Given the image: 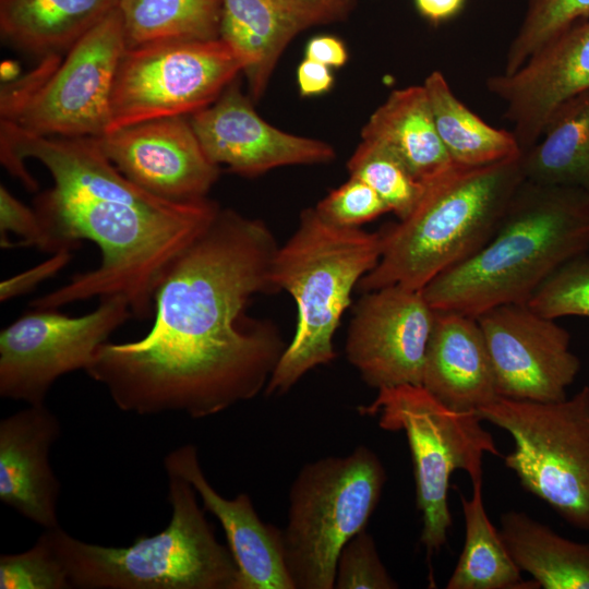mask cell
I'll list each match as a JSON object with an SVG mask.
<instances>
[{
  "mask_svg": "<svg viewBox=\"0 0 589 589\" xmlns=\"http://www.w3.org/2000/svg\"><path fill=\"white\" fill-rule=\"evenodd\" d=\"M268 226L231 208L169 265L141 339L106 341L85 372L124 412L211 417L265 389L286 347L276 326L247 315L256 294L279 292Z\"/></svg>",
  "mask_w": 589,
  "mask_h": 589,
  "instance_id": "obj_1",
  "label": "cell"
},
{
  "mask_svg": "<svg viewBox=\"0 0 589 589\" xmlns=\"http://www.w3.org/2000/svg\"><path fill=\"white\" fill-rule=\"evenodd\" d=\"M1 163L28 190L36 180L26 158L41 163L53 184L34 200L47 252L72 251L81 240L100 251L98 267L31 301L58 309L94 297L122 296L132 315H154V293L166 269L214 220L208 199L170 201L140 188L105 156L95 137L40 136L1 120Z\"/></svg>",
  "mask_w": 589,
  "mask_h": 589,
  "instance_id": "obj_2",
  "label": "cell"
},
{
  "mask_svg": "<svg viewBox=\"0 0 589 589\" xmlns=\"http://www.w3.org/2000/svg\"><path fill=\"white\" fill-rule=\"evenodd\" d=\"M589 250V194L525 180L496 230L471 256L423 288L435 311L478 316L527 303L562 264Z\"/></svg>",
  "mask_w": 589,
  "mask_h": 589,
  "instance_id": "obj_3",
  "label": "cell"
},
{
  "mask_svg": "<svg viewBox=\"0 0 589 589\" xmlns=\"http://www.w3.org/2000/svg\"><path fill=\"white\" fill-rule=\"evenodd\" d=\"M520 158L481 167L455 165L424 183L413 211L382 231L381 259L359 281V291L387 286L423 290L477 252L525 181Z\"/></svg>",
  "mask_w": 589,
  "mask_h": 589,
  "instance_id": "obj_4",
  "label": "cell"
},
{
  "mask_svg": "<svg viewBox=\"0 0 589 589\" xmlns=\"http://www.w3.org/2000/svg\"><path fill=\"white\" fill-rule=\"evenodd\" d=\"M382 231L335 226L315 208L301 212L296 231L274 254L272 280L297 304V326L264 389L286 394L310 370L336 358L334 334L359 281L378 263Z\"/></svg>",
  "mask_w": 589,
  "mask_h": 589,
  "instance_id": "obj_5",
  "label": "cell"
},
{
  "mask_svg": "<svg viewBox=\"0 0 589 589\" xmlns=\"http://www.w3.org/2000/svg\"><path fill=\"white\" fill-rule=\"evenodd\" d=\"M171 517L129 546L82 541L60 526L44 529L72 589H242L229 548L215 537L193 486L167 473Z\"/></svg>",
  "mask_w": 589,
  "mask_h": 589,
  "instance_id": "obj_6",
  "label": "cell"
},
{
  "mask_svg": "<svg viewBox=\"0 0 589 589\" xmlns=\"http://www.w3.org/2000/svg\"><path fill=\"white\" fill-rule=\"evenodd\" d=\"M385 482L383 464L364 445L345 457L302 467L290 488L288 522L281 530L284 562L294 589L335 588L340 552L365 528Z\"/></svg>",
  "mask_w": 589,
  "mask_h": 589,
  "instance_id": "obj_7",
  "label": "cell"
},
{
  "mask_svg": "<svg viewBox=\"0 0 589 589\" xmlns=\"http://www.w3.org/2000/svg\"><path fill=\"white\" fill-rule=\"evenodd\" d=\"M377 390L375 399L358 407V411L376 418L381 429L402 431L407 436L413 460L416 503L423 521L420 542L430 556L446 543L452 526L447 502L450 474L461 469L472 483L482 480L484 454L501 453L476 413L446 407L422 385L404 384Z\"/></svg>",
  "mask_w": 589,
  "mask_h": 589,
  "instance_id": "obj_8",
  "label": "cell"
},
{
  "mask_svg": "<svg viewBox=\"0 0 589 589\" xmlns=\"http://www.w3.org/2000/svg\"><path fill=\"white\" fill-rule=\"evenodd\" d=\"M476 414L512 436L504 464L522 488L589 532V386L551 402L500 396Z\"/></svg>",
  "mask_w": 589,
  "mask_h": 589,
  "instance_id": "obj_9",
  "label": "cell"
},
{
  "mask_svg": "<svg viewBox=\"0 0 589 589\" xmlns=\"http://www.w3.org/2000/svg\"><path fill=\"white\" fill-rule=\"evenodd\" d=\"M244 67L242 56L220 37L125 48L112 85L108 132L190 117L212 105Z\"/></svg>",
  "mask_w": 589,
  "mask_h": 589,
  "instance_id": "obj_10",
  "label": "cell"
},
{
  "mask_svg": "<svg viewBox=\"0 0 589 589\" xmlns=\"http://www.w3.org/2000/svg\"><path fill=\"white\" fill-rule=\"evenodd\" d=\"M36 309L0 332V396L45 404L61 376L86 370L100 345L132 315L122 296L101 298L91 313L71 317Z\"/></svg>",
  "mask_w": 589,
  "mask_h": 589,
  "instance_id": "obj_11",
  "label": "cell"
},
{
  "mask_svg": "<svg viewBox=\"0 0 589 589\" xmlns=\"http://www.w3.org/2000/svg\"><path fill=\"white\" fill-rule=\"evenodd\" d=\"M125 38L115 9L58 59L9 121L40 136L99 137L108 132L110 96Z\"/></svg>",
  "mask_w": 589,
  "mask_h": 589,
  "instance_id": "obj_12",
  "label": "cell"
},
{
  "mask_svg": "<svg viewBox=\"0 0 589 589\" xmlns=\"http://www.w3.org/2000/svg\"><path fill=\"white\" fill-rule=\"evenodd\" d=\"M501 397L541 402L566 398L580 370L570 335L527 303H508L476 316Z\"/></svg>",
  "mask_w": 589,
  "mask_h": 589,
  "instance_id": "obj_13",
  "label": "cell"
},
{
  "mask_svg": "<svg viewBox=\"0 0 589 589\" xmlns=\"http://www.w3.org/2000/svg\"><path fill=\"white\" fill-rule=\"evenodd\" d=\"M434 318L422 290L387 286L363 292L346 337L347 359L376 389L422 385Z\"/></svg>",
  "mask_w": 589,
  "mask_h": 589,
  "instance_id": "obj_14",
  "label": "cell"
},
{
  "mask_svg": "<svg viewBox=\"0 0 589 589\" xmlns=\"http://www.w3.org/2000/svg\"><path fill=\"white\" fill-rule=\"evenodd\" d=\"M130 181L170 201L207 197L219 166L206 156L189 117L144 121L95 137Z\"/></svg>",
  "mask_w": 589,
  "mask_h": 589,
  "instance_id": "obj_15",
  "label": "cell"
},
{
  "mask_svg": "<svg viewBox=\"0 0 589 589\" xmlns=\"http://www.w3.org/2000/svg\"><path fill=\"white\" fill-rule=\"evenodd\" d=\"M206 156L243 177L291 165L330 163L326 142L284 132L266 122L236 79L208 107L189 117Z\"/></svg>",
  "mask_w": 589,
  "mask_h": 589,
  "instance_id": "obj_16",
  "label": "cell"
},
{
  "mask_svg": "<svg viewBox=\"0 0 589 589\" xmlns=\"http://www.w3.org/2000/svg\"><path fill=\"white\" fill-rule=\"evenodd\" d=\"M488 91L505 104V119L525 153L554 111L589 91V19L545 44L512 73L488 77Z\"/></svg>",
  "mask_w": 589,
  "mask_h": 589,
  "instance_id": "obj_17",
  "label": "cell"
},
{
  "mask_svg": "<svg viewBox=\"0 0 589 589\" xmlns=\"http://www.w3.org/2000/svg\"><path fill=\"white\" fill-rule=\"evenodd\" d=\"M356 0H223L220 38L244 59L248 95L264 94L288 44L309 27L345 20Z\"/></svg>",
  "mask_w": 589,
  "mask_h": 589,
  "instance_id": "obj_18",
  "label": "cell"
},
{
  "mask_svg": "<svg viewBox=\"0 0 589 589\" xmlns=\"http://www.w3.org/2000/svg\"><path fill=\"white\" fill-rule=\"evenodd\" d=\"M60 435V420L45 404L0 421V501L43 529L60 526L61 485L50 464Z\"/></svg>",
  "mask_w": 589,
  "mask_h": 589,
  "instance_id": "obj_19",
  "label": "cell"
},
{
  "mask_svg": "<svg viewBox=\"0 0 589 589\" xmlns=\"http://www.w3.org/2000/svg\"><path fill=\"white\" fill-rule=\"evenodd\" d=\"M164 468L166 473L188 481L204 510L221 525L241 574L242 589H294L284 562L281 530L260 519L248 494L231 500L221 496L205 477L195 445L185 444L168 453Z\"/></svg>",
  "mask_w": 589,
  "mask_h": 589,
  "instance_id": "obj_20",
  "label": "cell"
},
{
  "mask_svg": "<svg viewBox=\"0 0 589 589\" xmlns=\"http://www.w3.org/2000/svg\"><path fill=\"white\" fill-rule=\"evenodd\" d=\"M422 386L446 407L477 413L500 397L477 317L435 311Z\"/></svg>",
  "mask_w": 589,
  "mask_h": 589,
  "instance_id": "obj_21",
  "label": "cell"
},
{
  "mask_svg": "<svg viewBox=\"0 0 589 589\" xmlns=\"http://www.w3.org/2000/svg\"><path fill=\"white\" fill-rule=\"evenodd\" d=\"M361 139L388 149L422 183L455 166L437 133L423 85L393 91L362 128Z\"/></svg>",
  "mask_w": 589,
  "mask_h": 589,
  "instance_id": "obj_22",
  "label": "cell"
},
{
  "mask_svg": "<svg viewBox=\"0 0 589 589\" xmlns=\"http://www.w3.org/2000/svg\"><path fill=\"white\" fill-rule=\"evenodd\" d=\"M119 0H0V34L39 57L67 52L118 8Z\"/></svg>",
  "mask_w": 589,
  "mask_h": 589,
  "instance_id": "obj_23",
  "label": "cell"
},
{
  "mask_svg": "<svg viewBox=\"0 0 589 589\" xmlns=\"http://www.w3.org/2000/svg\"><path fill=\"white\" fill-rule=\"evenodd\" d=\"M500 536L521 572L544 589H589V543L560 536L525 512L501 516Z\"/></svg>",
  "mask_w": 589,
  "mask_h": 589,
  "instance_id": "obj_24",
  "label": "cell"
},
{
  "mask_svg": "<svg viewBox=\"0 0 589 589\" xmlns=\"http://www.w3.org/2000/svg\"><path fill=\"white\" fill-rule=\"evenodd\" d=\"M525 180L579 189L589 194V91L551 116L540 139L522 153Z\"/></svg>",
  "mask_w": 589,
  "mask_h": 589,
  "instance_id": "obj_25",
  "label": "cell"
},
{
  "mask_svg": "<svg viewBox=\"0 0 589 589\" xmlns=\"http://www.w3.org/2000/svg\"><path fill=\"white\" fill-rule=\"evenodd\" d=\"M422 85L437 133L454 165L481 167L522 155L514 133L483 121L457 98L443 73L431 72Z\"/></svg>",
  "mask_w": 589,
  "mask_h": 589,
  "instance_id": "obj_26",
  "label": "cell"
},
{
  "mask_svg": "<svg viewBox=\"0 0 589 589\" xmlns=\"http://www.w3.org/2000/svg\"><path fill=\"white\" fill-rule=\"evenodd\" d=\"M471 498L458 491L465 517V544L447 589H537L525 580L508 553L498 530L485 513L482 480L472 483Z\"/></svg>",
  "mask_w": 589,
  "mask_h": 589,
  "instance_id": "obj_27",
  "label": "cell"
},
{
  "mask_svg": "<svg viewBox=\"0 0 589 589\" xmlns=\"http://www.w3.org/2000/svg\"><path fill=\"white\" fill-rule=\"evenodd\" d=\"M125 48L220 37L223 0H119Z\"/></svg>",
  "mask_w": 589,
  "mask_h": 589,
  "instance_id": "obj_28",
  "label": "cell"
},
{
  "mask_svg": "<svg viewBox=\"0 0 589 589\" xmlns=\"http://www.w3.org/2000/svg\"><path fill=\"white\" fill-rule=\"evenodd\" d=\"M350 177L369 184L398 219L407 217L419 203L425 184L388 149L362 140L347 163Z\"/></svg>",
  "mask_w": 589,
  "mask_h": 589,
  "instance_id": "obj_29",
  "label": "cell"
},
{
  "mask_svg": "<svg viewBox=\"0 0 589 589\" xmlns=\"http://www.w3.org/2000/svg\"><path fill=\"white\" fill-rule=\"evenodd\" d=\"M589 19V0H529L505 55L503 73L517 70L556 36Z\"/></svg>",
  "mask_w": 589,
  "mask_h": 589,
  "instance_id": "obj_30",
  "label": "cell"
},
{
  "mask_svg": "<svg viewBox=\"0 0 589 589\" xmlns=\"http://www.w3.org/2000/svg\"><path fill=\"white\" fill-rule=\"evenodd\" d=\"M527 304L541 315L589 318V254H579L555 269L532 293Z\"/></svg>",
  "mask_w": 589,
  "mask_h": 589,
  "instance_id": "obj_31",
  "label": "cell"
},
{
  "mask_svg": "<svg viewBox=\"0 0 589 589\" xmlns=\"http://www.w3.org/2000/svg\"><path fill=\"white\" fill-rule=\"evenodd\" d=\"M0 589H72L45 530L28 550L0 556Z\"/></svg>",
  "mask_w": 589,
  "mask_h": 589,
  "instance_id": "obj_32",
  "label": "cell"
},
{
  "mask_svg": "<svg viewBox=\"0 0 589 589\" xmlns=\"http://www.w3.org/2000/svg\"><path fill=\"white\" fill-rule=\"evenodd\" d=\"M399 585L383 565L373 537L365 529L352 537L340 552L335 588L396 589Z\"/></svg>",
  "mask_w": 589,
  "mask_h": 589,
  "instance_id": "obj_33",
  "label": "cell"
},
{
  "mask_svg": "<svg viewBox=\"0 0 589 589\" xmlns=\"http://www.w3.org/2000/svg\"><path fill=\"white\" fill-rule=\"evenodd\" d=\"M314 208L326 221L345 228H360L389 212L369 184L353 177L330 191Z\"/></svg>",
  "mask_w": 589,
  "mask_h": 589,
  "instance_id": "obj_34",
  "label": "cell"
},
{
  "mask_svg": "<svg viewBox=\"0 0 589 589\" xmlns=\"http://www.w3.org/2000/svg\"><path fill=\"white\" fill-rule=\"evenodd\" d=\"M22 238L20 245H33L47 252V239L37 213L17 200L3 184L0 185V242L11 248L8 233Z\"/></svg>",
  "mask_w": 589,
  "mask_h": 589,
  "instance_id": "obj_35",
  "label": "cell"
},
{
  "mask_svg": "<svg viewBox=\"0 0 589 589\" xmlns=\"http://www.w3.org/2000/svg\"><path fill=\"white\" fill-rule=\"evenodd\" d=\"M71 251L53 253L50 259L0 284V300L5 302L23 296L44 280L52 277L71 261Z\"/></svg>",
  "mask_w": 589,
  "mask_h": 589,
  "instance_id": "obj_36",
  "label": "cell"
},
{
  "mask_svg": "<svg viewBox=\"0 0 589 589\" xmlns=\"http://www.w3.org/2000/svg\"><path fill=\"white\" fill-rule=\"evenodd\" d=\"M297 82L302 96H315L330 89L334 76L329 67L304 58L297 70Z\"/></svg>",
  "mask_w": 589,
  "mask_h": 589,
  "instance_id": "obj_37",
  "label": "cell"
},
{
  "mask_svg": "<svg viewBox=\"0 0 589 589\" xmlns=\"http://www.w3.org/2000/svg\"><path fill=\"white\" fill-rule=\"evenodd\" d=\"M305 58L329 68H340L348 60V51L342 40L330 35L312 37L305 46Z\"/></svg>",
  "mask_w": 589,
  "mask_h": 589,
  "instance_id": "obj_38",
  "label": "cell"
},
{
  "mask_svg": "<svg viewBox=\"0 0 589 589\" xmlns=\"http://www.w3.org/2000/svg\"><path fill=\"white\" fill-rule=\"evenodd\" d=\"M466 0H414L418 12L432 23H442L456 16Z\"/></svg>",
  "mask_w": 589,
  "mask_h": 589,
  "instance_id": "obj_39",
  "label": "cell"
}]
</instances>
